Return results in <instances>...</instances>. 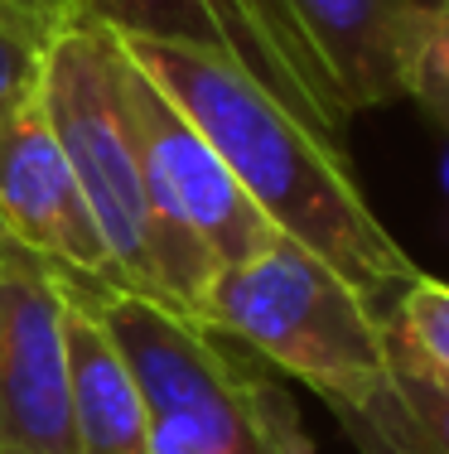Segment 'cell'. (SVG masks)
<instances>
[{"instance_id":"1","label":"cell","mask_w":449,"mask_h":454,"mask_svg":"<svg viewBox=\"0 0 449 454\" xmlns=\"http://www.w3.org/2000/svg\"><path fill=\"white\" fill-rule=\"evenodd\" d=\"M112 35L126 59L208 136L266 223L324 256L387 315L415 276V262L372 213L344 136L305 121L271 88L213 49L126 29Z\"/></svg>"},{"instance_id":"2","label":"cell","mask_w":449,"mask_h":454,"mask_svg":"<svg viewBox=\"0 0 449 454\" xmlns=\"http://www.w3.org/2000/svg\"><path fill=\"white\" fill-rule=\"evenodd\" d=\"M112 333L150 416V454H314L256 353L112 280L58 276Z\"/></svg>"},{"instance_id":"3","label":"cell","mask_w":449,"mask_h":454,"mask_svg":"<svg viewBox=\"0 0 449 454\" xmlns=\"http://www.w3.org/2000/svg\"><path fill=\"white\" fill-rule=\"evenodd\" d=\"M198 324L305 382L329 411L362 406L391 377L387 315L285 232L213 276Z\"/></svg>"},{"instance_id":"4","label":"cell","mask_w":449,"mask_h":454,"mask_svg":"<svg viewBox=\"0 0 449 454\" xmlns=\"http://www.w3.org/2000/svg\"><path fill=\"white\" fill-rule=\"evenodd\" d=\"M116 39V35H112ZM121 53V44H116ZM121 97L141 155L145 203L155 223V271L159 305L194 319L213 276L237 266L275 232L266 213L242 193L208 136L169 102L155 82L121 53Z\"/></svg>"},{"instance_id":"5","label":"cell","mask_w":449,"mask_h":454,"mask_svg":"<svg viewBox=\"0 0 449 454\" xmlns=\"http://www.w3.org/2000/svg\"><path fill=\"white\" fill-rule=\"evenodd\" d=\"M39 102H44L49 126L68 155V169L92 218H97L116 280L159 305L155 223H150L141 155H135L131 116H126L121 97V53H116L112 29L68 5L44 59Z\"/></svg>"},{"instance_id":"6","label":"cell","mask_w":449,"mask_h":454,"mask_svg":"<svg viewBox=\"0 0 449 454\" xmlns=\"http://www.w3.org/2000/svg\"><path fill=\"white\" fill-rule=\"evenodd\" d=\"M58 271L0 232V454H78Z\"/></svg>"},{"instance_id":"7","label":"cell","mask_w":449,"mask_h":454,"mask_svg":"<svg viewBox=\"0 0 449 454\" xmlns=\"http://www.w3.org/2000/svg\"><path fill=\"white\" fill-rule=\"evenodd\" d=\"M309 68L329 121L348 131L358 112L406 97L411 49L425 25L421 0H266Z\"/></svg>"},{"instance_id":"8","label":"cell","mask_w":449,"mask_h":454,"mask_svg":"<svg viewBox=\"0 0 449 454\" xmlns=\"http://www.w3.org/2000/svg\"><path fill=\"white\" fill-rule=\"evenodd\" d=\"M0 232L58 276L121 286L39 92L0 116Z\"/></svg>"},{"instance_id":"9","label":"cell","mask_w":449,"mask_h":454,"mask_svg":"<svg viewBox=\"0 0 449 454\" xmlns=\"http://www.w3.org/2000/svg\"><path fill=\"white\" fill-rule=\"evenodd\" d=\"M63 300H68L63 333H68V396L78 454H150V416L121 348L68 286Z\"/></svg>"},{"instance_id":"10","label":"cell","mask_w":449,"mask_h":454,"mask_svg":"<svg viewBox=\"0 0 449 454\" xmlns=\"http://www.w3.org/2000/svg\"><path fill=\"white\" fill-rule=\"evenodd\" d=\"M68 0H0V116L39 92L53 29Z\"/></svg>"},{"instance_id":"11","label":"cell","mask_w":449,"mask_h":454,"mask_svg":"<svg viewBox=\"0 0 449 454\" xmlns=\"http://www.w3.org/2000/svg\"><path fill=\"white\" fill-rule=\"evenodd\" d=\"M391 343L449 387V280L415 271L387 309Z\"/></svg>"},{"instance_id":"12","label":"cell","mask_w":449,"mask_h":454,"mask_svg":"<svg viewBox=\"0 0 449 454\" xmlns=\"http://www.w3.org/2000/svg\"><path fill=\"white\" fill-rule=\"evenodd\" d=\"M406 97L449 136V5H430L411 49Z\"/></svg>"},{"instance_id":"13","label":"cell","mask_w":449,"mask_h":454,"mask_svg":"<svg viewBox=\"0 0 449 454\" xmlns=\"http://www.w3.org/2000/svg\"><path fill=\"white\" fill-rule=\"evenodd\" d=\"M440 179H445V189H449V155H445V165H440Z\"/></svg>"},{"instance_id":"14","label":"cell","mask_w":449,"mask_h":454,"mask_svg":"<svg viewBox=\"0 0 449 454\" xmlns=\"http://www.w3.org/2000/svg\"><path fill=\"white\" fill-rule=\"evenodd\" d=\"M435 5H449V0H435Z\"/></svg>"}]
</instances>
